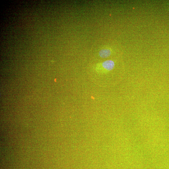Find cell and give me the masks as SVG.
Instances as JSON below:
<instances>
[{"instance_id":"1","label":"cell","mask_w":169,"mask_h":169,"mask_svg":"<svg viewBox=\"0 0 169 169\" xmlns=\"http://www.w3.org/2000/svg\"><path fill=\"white\" fill-rule=\"evenodd\" d=\"M103 68L107 71L112 70L114 67L115 63L112 60H107L102 63Z\"/></svg>"},{"instance_id":"2","label":"cell","mask_w":169,"mask_h":169,"mask_svg":"<svg viewBox=\"0 0 169 169\" xmlns=\"http://www.w3.org/2000/svg\"><path fill=\"white\" fill-rule=\"evenodd\" d=\"M111 52L110 50L102 49L99 52L100 56L103 58H106L110 56Z\"/></svg>"}]
</instances>
